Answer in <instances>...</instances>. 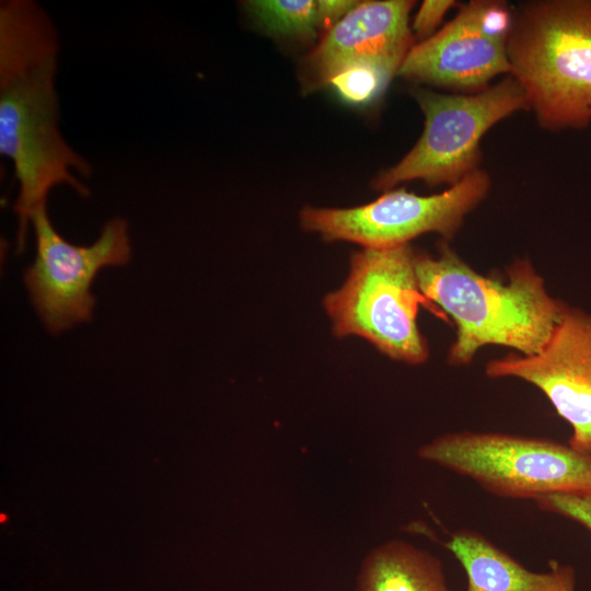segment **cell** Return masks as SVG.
Listing matches in <instances>:
<instances>
[{"mask_svg":"<svg viewBox=\"0 0 591 591\" xmlns=\"http://www.w3.org/2000/svg\"><path fill=\"white\" fill-rule=\"evenodd\" d=\"M58 34L49 15L31 0L0 4V153L12 161L19 183L13 209L23 252L32 216L47 206L49 192L68 185L90 192L74 175L89 177L91 164L59 129L55 80Z\"/></svg>","mask_w":591,"mask_h":591,"instance_id":"1","label":"cell"},{"mask_svg":"<svg viewBox=\"0 0 591 591\" xmlns=\"http://www.w3.org/2000/svg\"><path fill=\"white\" fill-rule=\"evenodd\" d=\"M438 250L436 256L417 252L415 266L422 296L455 324L449 364L467 366L488 345L524 356L542 350L568 304L548 293L531 260H513L500 278L478 274L447 241Z\"/></svg>","mask_w":591,"mask_h":591,"instance_id":"2","label":"cell"},{"mask_svg":"<svg viewBox=\"0 0 591 591\" xmlns=\"http://www.w3.org/2000/svg\"><path fill=\"white\" fill-rule=\"evenodd\" d=\"M510 76L538 125L581 129L591 123V0L520 4L507 40Z\"/></svg>","mask_w":591,"mask_h":591,"instance_id":"3","label":"cell"},{"mask_svg":"<svg viewBox=\"0 0 591 591\" xmlns=\"http://www.w3.org/2000/svg\"><path fill=\"white\" fill-rule=\"evenodd\" d=\"M410 244L352 254L346 281L327 293L323 306L336 337L359 336L389 358L421 364L429 347L417 324L418 306L429 303L416 274Z\"/></svg>","mask_w":591,"mask_h":591,"instance_id":"4","label":"cell"},{"mask_svg":"<svg viewBox=\"0 0 591 591\" xmlns=\"http://www.w3.org/2000/svg\"><path fill=\"white\" fill-rule=\"evenodd\" d=\"M417 454L503 498L536 501L591 489V453L546 438L452 432L421 445Z\"/></svg>","mask_w":591,"mask_h":591,"instance_id":"5","label":"cell"},{"mask_svg":"<svg viewBox=\"0 0 591 591\" xmlns=\"http://www.w3.org/2000/svg\"><path fill=\"white\" fill-rule=\"evenodd\" d=\"M424 116V131L413 149L374 181L378 190H391L415 179L427 185L453 186L479 169L480 141L497 123L528 109L518 82L506 76L475 93L412 90Z\"/></svg>","mask_w":591,"mask_h":591,"instance_id":"6","label":"cell"},{"mask_svg":"<svg viewBox=\"0 0 591 591\" xmlns=\"http://www.w3.org/2000/svg\"><path fill=\"white\" fill-rule=\"evenodd\" d=\"M489 189V175L478 169L434 195L420 196L401 188L352 208L304 207L300 223L305 231L318 233L325 241H348L362 247L405 245L431 232L448 242Z\"/></svg>","mask_w":591,"mask_h":591,"instance_id":"7","label":"cell"},{"mask_svg":"<svg viewBox=\"0 0 591 591\" xmlns=\"http://www.w3.org/2000/svg\"><path fill=\"white\" fill-rule=\"evenodd\" d=\"M31 223L36 256L23 280L40 320L53 334L91 321L95 305L91 286L96 274L106 266L126 265L131 257L127 221L113 218L89 246L65 240L53 227L46 207L32 216Z\"/></svg>","mask_w":591,"mask_h":591,"instance_id":"8","label":"cell"},{"mask_svg":"<svg viewBox=\"0 0 591 591\" xmlns=\"http://www.w3.org/2000/svg\"><path fill=\"white\" fill-rule=\"evenodd\" d=\"M489 378L536 386L572 430L568 444L591 453V313L569 306L542 350L509 354L486 364Z\"/></svg>","mask_w":591,"mask_h":591,"instance_id":"9","label":"cell"},{"mask_svg":"<svg viewBox=\"0 0 591 591\" xmlns=\"http://www.w3.org/2000/svg\"><path fill=\"white\" fill-rule=\"evenodd\" d=\"M409 0L360 1L333 25L303 63L308 89L329 84L341 70L358 63H373L397 74L415 45L409 27Z\"/></svg>","mask_w":591,"mask_h":591,"instance_id":"10","label":"cell"},{"mask_svg":"<svg viewBox=\"0 0 591 591\" xmlns=\"http://www.w3.org/2000/svg\"><path fill=\"white\" fill-rule=\"evenodd\" d=\"M510 74L507 40L483 27L477 0L461 5L440 31L415 44L397 74L461 93L489 86L498 74Z\"/></svg>","mask_w":591,"mask_h":591,"instance_id":"11","label":"cell"},{"mask_svg":"<svg viewBox=\"0 0 591 591\" xmlns=\"http://www.w3.org/2000/svg\"><path fill=\"white\" fill-rule=\"evenodd\" d=\"M445 547L466 572V591H575L570 567L553 561L549 571L533 572L480 533L455 532Z\"/></svg>","mask_w":591,"mask_h":591,"instance_id":"12","label":"cell"},{"mask_svg":"<svg viewBox=\"0 0 591 591\" xmlns=\"http://www.w3.org/2000/svg\"><path fill=\"white\" fill-rule=\"evenodd\" d=\"M355 591H450L440 560L403 540L378 545L363 558Z\"/></svg>","mask_w":591,"mask_h":591,"instance_id":"13","label":"cell"},{"mask_svg":"<svg viewBox=\"0 0 591 591\" xmlns=\"http://www.w3.org/2000/svg\"><path fill=\"white\" fill-rule=\"evenodd\" d=\"M245 7L269 32L278 35L311 38L321 27L317 0H254Z\"/></svg>","mask_w":591,"mask_h":591,"instance_id":"14","label":"cell"},{"mask_svg":"<svg viewBox=\"0 0 591 591\" xmlns=\"http://www.w3.org/2000/svg\"><path fill=\"white\" fill-rule=\"evenodd\" d=\"M393 73L373 63H358L337 73L329 82L341 99L364 104L376 99L386 88Z\"/></svg>","mask_w":591,"mask_h":591,"instance_id":"15","label":"cell"},{"mask_svg":"<svg viewBox=\"0 0 591 591\" xmlns=\"http://www.w3.org/2000/svg\"><path fill=\"white\" fill-rule=\"evenodd\" d=\"M535 502L540 509L572 520L591 532V489L551 494Z\"/></svg>","mask_w":591,"mask_h":591,"instance_id":"16","label":"cell"},{"mask_svg":"<svg viewBox=\"0 0 591 591\" xmlns=\"http://www.w3.org/2000/svg\"><path fill=\"white\" fill-rule=\"evenodd\" d=\"M455 5L453 0H426L417 11L412 31L418 37H430L443 20L445 13Z\"/></svg>","mask_w":591,"mask_h":591,"instance_id":"17","label":"cell"},{"mask_svg":"<svg viewBox=\"0 0 591 591\" xmlns=\"http://www.w3.org/2000/svg\"><path fill=\"white\" fill-rule=\"evenodd\" d=\"M360 1L355 0H317L320 25L321 27H332Z\"/></svg>","mask_w":591,"mask_h":591,"instance_id":"18","label":"cell"}]
</instances>
